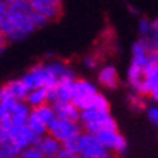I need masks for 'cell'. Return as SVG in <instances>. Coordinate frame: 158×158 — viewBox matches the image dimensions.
<instances>
[{"label": "cell", "mask_w": 158, "mask_h": 158, "mask_svg": "<svg viewBox=\"0 0 158 158\" xmlns=\"http://www.w3.org/2000/svg\"><path fill=\"white\" fill-rule=\"evenodd\" d=\"M157 20H158V19H157Z\"/></svg>", "instance_id": "obj_31"}, {"label": "cell", "mask_w": 158, "mask_h": 158, "mask_svg": "<svg viewBox=\"0 0 158 158\" xmlns=\"http://www.w3.org/2000/svg\"><path fill=\"white\" fill-rule=\"evenodd\" d=\"M36 136H35L29 128L25 125V126H10V128H0V142H6V141H10L13 145H16L20 151L29 148V147H34L35 141H36Z\"/></svg>", "instance_id": "obj_5"}, {"label": "cell", "mask_w": 158, "mask_h": 158, "mask_svg": "<svg viewBox=\"0 0 158 158\" xmlns=\"http://www.w3.org/2000/svg\"><path fill=\"white\" fill-rule=\"evenodd\" d=\"M147 47L149 49V54L158 52V20H154L152 22V31H151V35L149 38L144 39Z\"/></svg>", "instance_id": "obj_19"}, {"label": "cell", "mask_w": 158, "mask_h": 158, "mask_svg": "<svg viewBox=\"0 0 158 158\" xmlns=\"http://www.w3.org/2000/svg\"><path fill=\"white\" fill-rule=\"evenodd\" d=\"M144 80H145V94L151 96V93L158 89V62L157 61H149V64L145 68L144 73Z\"/></svg>", "instance_id": "obj_14"}, {"label": "cell", "mask_w": 158, "mask_h": 158, "mask_svg": "<svg viewBox=\"0 0 158 158\" xmlns=\"http://www.w3.org/2000/svg\"><path fill=\"white\" fill-rule=\"evenodd\" d=\"M149 97L152 99V102L155 103V105H158V89H157V90H154L152 93H151V96H149Z\"/></svg>", "instance_id": "obj_28"}, {"label": "cell", "mask_w": 158, "mask_h": 158, "mask_svg": "<svg viewBox=\"0 0 158 158\" xmlns=\"http://www.w3.org/2000/svg\"><path fill=\"white\" fill-rule=\"evenodd\" d=\"M151 31H152V22H149L148 19H141L138 23V32L141 35V39H147L149 38L151 35Z\"/></svg>", "instance_id": "obj_21"}, {"label": "cell", "mask_w": 158, "mask_h": 158, "mask_svg": "<svg viewBox=\"0 0 158 158\" xmlns=\"http://www.w3.org/2000/svg\"><path fill=\"white\" fill-rule=\"evenodd\" d=\"M55 116L62 120H71V122H80L81 110L78 109L71 102H58L52 105Z\"/></svg>", "instance_id": "obj_12"}, {"label": "cell", "mask_w": 158, "mask_h": 158, "mask_svg": "<svg viewBox=\"0 0 158 158\" xmlns=\"http://www.w3.org/2000/svg\"><path fill=\"white\" fill-rule=\"evenodd\" d=\"M34 147L41 152V155L44 158H57V155L61 152V149H62L61 142L48 134L44 135V136H39L35 141Z\"/></svg>", "instance_id": "obj_9"}, {"label": "cell", "mask_w": 158, "mask_h": 158, "mask_svg": "<svg viewBox=\"0 0 158 158\" xmlns=\"http://www.w3.org/2000/svg\"><path fill=\"white\" fill-rule=\"evenodd\" d=\"M57 158H80V155H78V154H74V152H70V151L62 148L61 152L57 155Z\"/></svg>", "instance_id": "obj_27"}, {"label": "cell", "mask_w": 158, "mask_h": 158, "mask_svg": "<svg viewBox=\"0 0 158 158\" xmlns=\"http://www.w3.org/2000/svg\"><path fill=\"white\" fill-rule=\"evenodd\" d=\"M26 126H28L29 131H31V132H32V134H34L36 138H39V136H44V135L48 134V126L44 123V122L39 119L38 116L35 115L34 110H32V113H31V116H29Z\"/></svg>", "instance_id": "obj_17"}, {"label": "cell", "mask_w": 158, "mask_h": 158, "mask_svg": "<svg viewBox=\"0 0 158 158\" xmlns=\"http://www.w3.org/2000/svg\"><path fill=\"white\" fill-rule=\"evenodd\" d=\"M147 116H148L149 122H151V123L158 129V105H154V106L147 107Z\"/></svg>", "instance_id": "obj_24"}, {"label": "cell", "mask_w": 158, "mask_h": 158, "mask_svg": "<svg viewBox=\"0 0 158 158\" xmlns=\"http://www.w3.org/2000/svg\"><path fill=\"white\" fill-rule=\"evenodd\" d=\"M80 125L83 128V132H89V134L94 135L106 129H116V122L110 116V113H102V112L93 109L81 110Z\"/></svg>", "instance_id": "obj_3"}, {"label": "cell", "mask_w": 158, "mask_h": 158, "mask_svg": "<svg viewBox=\"0 0 158 158\" xmlns=\"http://www.w3.org/2000/svg\"><path fill=\"white\" fill-rule=\"evenodd\" d=\"M34 113L38 116L39 119L42 120V122L47 125V126H49V125L52 123L54 120L57 119V116H55V112H54L52 105H49V103H47V105L41 106V107H38V109H34Z\"/></svg>", "instance_id": "obj_18"}, {"label": "cell", "mask_w": 158, "mask_h": 158, "mask_svg": "<svg viewBox=\"0 0 158 158\" xmlns=\"http://www.w3.org/2000/svg\"><path fill=\"white\" fill-rule=\"evenodd\" d=\"M99 94L96 86L86 78H77L73 84V100L71 103L80 110L89 109L94 100V97Z\"/></svg>", "instance_id": "obj_6"}, {"label": "cell", "mask_w": 158, "mask_h": 158, "mask_svg": "<svg viewBox=\"0 0 158 158\" xmlns=\"http://www.w3.org/2000/svg\"><path fill=\"white\" fill-rule=\"evenodd\" d=\"M73 84L71 81H58L57 86L48 90V103L54 105L58 102L73 100Z\"/></svg>", "instance_id": "obj_11"}, {"label": "cell", "mask_w": 158, "mask_h": 158, "mask_svg": "<svg viewBox=\"0 0 158 158\" xmlns=\"http://www.w3.org/2000/svg\"><path fill=\"white\" fill-rule=\"evenodd\" d=\"M2 2H5V3H13V2H16V0H2Z\"/></svg>", "instance_id": "obj_30"}, {"label": "cell", "mask_w": 158, "mask_h": 158, "mask_svg": "<svg viewBox=\"0 0 158 158\" xmlns=\"http://www.w3.org/2000/svg\"><path fill=\"white\" fill-rule=\"evenodd\" d=\"M97 138L100 139V142L109 149L110 152L115 155H122L126 151V139L119 134L118 128L116 129H106L97 134Z\"/></svg>", "instance_id": "obj_8"}, {"label": "cell", "mask_w": 158, "mask_h": 158, "mask_svg": "<svg viewBox=\"0 0 158 158\" xmlns=\"http://www.w3.org/2000/svg\"><path fill=\"white\" fill-rule=\"evenodd\" d=\"M62 148L70 151V152H74V154H78V149H80V136H77V138H73L67 142H64L62 144Z\"/></svg>", "instance_id": "obj_23"}, {"label": "cell", "mask_w": 158, "mask_h": 158, "mask_svg": "<svg viewBox=\"0 0 158 158\" xmlns=\"http://www.w3.org/2000/svg\"><path fill=\"white\" fill-rule=\"evenodd\" d=\"M83 134V128L80 122H71V120H62L55 119L52 123L48 126V135L60 141L61 144L67 142L73 138H77Z\"/></svg>", "instance_id": "obj_7"}, {"label": "cell", "mask_w": 158, "mask_h": 158, "mask_svg": "<svg viewBox=\"0 0 158 158\" xmlns=\"http://www.w3.org/2000/svg\"><path fill=\"white\" fill-rule=\"evenodd\" d=\"M19 158H44V157L41 155V152H39L35 147H29V148L23 149V151L20 152Z\"/></svg>", "instance_id": "obj_25"}, {"label": "cell", "mask_w": 158, "mask_h": 158, "mask_svg": "<svg viewBox=\"0 0 158 158\" xmlns=\"http://www.w3.org/2000/svg\"><path fill=\"white\" fill-rule=\"evenodd\" d=\"M89 109L97 110V112H102V113H109L110 106H109L107 99H106L103 94H100V93H99V94L94 97V100H93V103H91V106L89 107Z\"/></svg>", "instance_id": "obj_20"}, {"label": "cell", "mask_w": 158, "mask_h": 158, "mask_svg": "<svg viewBox=\"0 0 158 158\" xmlns=\"http://www.w3.org/2000/svg\"><path fill=\"white\" fill-rule=\"evenodd\" d=\"M129 12H131V13H138V12H136V9H135V7H129Z\"/></svg>", "instance_id": "obj_29"}, {"label": "cell", "mask_w": 158, "mask_h": 158, "mask_svg": "<svg viewBox=\"0 0 158 158\" xmlns=\"http://www.w3.org/2000/svg\"><path fill=\"white\" fill-rule=\"evenodd\" d=\"M22 81L26 84L29 90H36V89L51 90L52 87L57 86L58 78L51 71L48 62H45V64L34 65L31 70H28L22 76Z\"/></svg>", "instance_id": "obj_2"}, {"label": "cell", "mask_w": 158, "mask_h": 158, "mask_svg": "<svg viewBox=\"0 0 158 158\" xmlns=\"http://www.w3.org/2000/svg\"><path fill=\"white\" fill-rule=\"evenodd\" d=\"M26 103L31 109H38L41 106L48 103V90L47 89H36L29 90V94L26 97Z\"/></svg>", "instance_id": "obj_16"}, {"label": "cell", "mask_w": 158, "mask_h": 158, "mask_svg": "<svg viewBox=\"0 0 158 158\" xmlns=\"http://www.w3.org/2000/svg\"><path fill=\"white\" fill-rule=\"evenodd\" d=\"M97 81L106 89H116L119 84V76H118L116 68L112 65L100 68V71L97 74Z\"/></svg>", "instance_id": "obj_15"}, {"label": "cell", "mask_w": 158, "mask_h": 158, "mask_svg": "<svg viewBox=\"0 0 158 158\" xmlns=\"http://www.w3.org/2000/svg\"><path fill=\"white\" fill-rule=\"evenodd\" d=\"M83 64H84L87 68H94V67H97L99 60H97V57H94V55H86V57L83 58Z\"/></svg>", "instance_id": "obj_26"}, {"label": "cell", "mask_w": 158, "mask_h": 158, "mask_svg": "<svg viewBox=\"0 0 158 158\" xmlns=\"http://www.w3.org/2000/svg\"><path fill=\"white\" fill-rule=\"evenodd\" d=\"M2 90L6 91L10 97H13L15 100H18V102H26V97L29 94V89L22 81V78L9 80L5 86L2 87Z\"/></svg>", "instance_id": "obj_13"}, {"label": "cell", "mask_w": 158, "mask_h": 158, "mask_svg": "<svg viewBox=\"0 0 158 158\" xmlns=\"http://www.w3.org/2000/svg\"><path fill=\"white\" fill-rule=\"evenodd\" d=\"M129 103H131V106L136 110H142V109L147 107V103H145L144 96H139V94H136V93H132V94L129 96Z\"/></svg>", "instance_id": "obj_22"}, {"label": "cell", "mask_w": 158, "mask_h": 158, "mask_svg": "<svg viewBox=\"0 0 158 158\" xmlns=\"http://www.w3.org/2000/svg\"><path fill=\"white\" fill-rule=\"evenodd\" d=\"M49 20L38 13L28 0H16L13 3H0V32L9 42L22 41L36 28H42Z\"/></svg>", "instance_id": "obj_1"}, {"label": "cell", "mask_w": 158, "mask_h": 158, "mask_svg": "<svg viewBox=\"0 0 158 158\" xmlns=\"http://www.w3.org/2000/svg\"><path fill=\"white\" fill-rule=\"evenodd\" d=\"M38 13L48 20H55L61 15V0H28Z\"/></svg>", "instance_id": "obj_10"}, {"label": "cell", "mask_w": 158, "mask_h": 158, "mask_svg": "<svg viewBox=\"0 0 158 158\" xmlns=\"http://www.w3.org/2000/svg\"><path fill=\"white\" fill-rule=\"evenodd\" d=\"M80 158H115V154L110 152L100 142L97 135L83 132L80 135Z\"/></svg>", "instance_id": "obj_4"}]
</instances>
